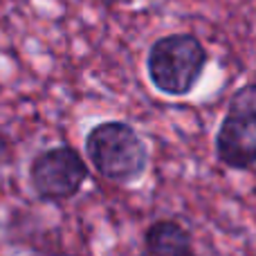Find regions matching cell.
I'll use <instances>...</instances> for the list:
<instances>
[{
    "instance_id": "cell-1",
    "label": "cell",
    "mask_w": 256,
    "mask_h": 256,
    "mask_svg": "<svg viewBox=\"0 0 256 256\" xmlns=\"http://www.w3.org/2000/svg\"><path fill=\"white\" fill-rule=\"evenodd\" d=\"M88 160L106 180L130 184L146 173L150 153L142 135L126 122H102L86 135Z\"/></svg>"
},
{
    "instance_id": "cell-2",
    "label": "cell",
    "mask_w": 256,
    "mask_h": 256,
    "mask_svg": "<svg viewBox=\"0 0 256 256\" xmlns=\"http://www.w3.org/2000/svg\"><path fill=\"white\" fill-rule=\"evenodd\" d=\"M209 54L198 36L168 34L158 38L146 54V72L155 90L166 97H184L196 88Z\"/></svg>"
},
{
    "instance_id": "cell-3",
    "label": "cell",
    "mask_w": 256,
    "mask_h": 256,
    "mask_svg": "<svg viewBox=\"0 0 256 256\" xmlns=\"http://www.w3.org/2000/svg\"><path fill=\"white\" fill-rule=\"evenodd\" d=\"M27 180L36 198L45 202H63V200L74 198L86 184L88 164L72 146H52L32 158Z\"/></svg>"
},
{
    "instance_id": "cell-4",
    "label": "cell",
    "mask_w": 256,
    "mask_h": 256,
    "mask_svg": "<svg viewBox=\"0 0 256 256\" xmlns=\"http://www.w3.org/2000/svg\"><path fill=\"white\" fill-rule=\"evenodd\" d=\"M216 158L220 164L245 171L256 164V117L227 112L216 132Z\"/></svg>"
},
{
    "instance_id": "cell-5",
    "label": "cell",
    "mask_w": 256,
    "mask_h": 256,
    "mask_svg": "<svg viewBox=\"0 0 256 256\" xmlns=\"http://www.w3.org/2000/svg\"><path fill=\"white\" fill-rule=\"evenodd\" d=\"M144 245L148 256H194L191 234L176 220H155L146 230Z\"/></svg>"
},
{
    "instance_id": "cell-6",
    "label": "cell",
    "mask_w": 256,
    "mask_h": 256,
    "mask_svg": "<svg viewBox=\"0 0 256 256\" xmlns=\"http://www.w3.org/2000/svg\"><path fill=\"white\" fill-rule=\"evenodd\" d=\"M227 112H236V115H248L256 117V84H248L238 88L230 99V108Z\"/></svg>"
},
{
    "instance_id": "cell-7",
    "label": "cell",
    "mask_w": 256,
    "mask_h": 256,
    "mask_svg": "<svg viewBox=\"0 0 256 256\" xmlns=\"http://www.w3.org/2000/svg\"><path fill=\"white\" fill-rule=\"evenodd\" d=\"M12 155H14L12 142H9V137L4 135L2 130H0V164H7L9 160H12Z\"/></svg>"
},
{
    "instance_id": "cell-8",
    "label": "cell",
    "mask_w": 256,
    "mask_h": 256,
    "mask_svg": "<svg viewBox=\"0 0 256 256\" xmlns=\"http://www.w3.org/2000/svg\"><path fill=\"white\" fill-rule=\"evenodd\" d=\"M102 4H106V7H120V4H130L132 0H99Z\"/></svg>"
}]
</instances>
